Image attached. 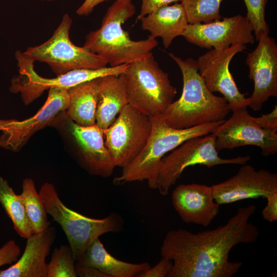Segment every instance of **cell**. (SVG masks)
<instances>
[{
  "instance_id": "obj_15",
  "label": "cell",
  "mask_w": 277,
  "mask_h": 277,
  "mask_svg": "<svg viewBox=\"0 0 277 277\" xmlns=\"http://www.w3.org/2000/svg\"><path fill=\"white\" fill-rule=\"evenodd\" d=\"M255 49L246 59L249 77L254 83L253 91L248 97V107L259 111L270 97L277 96V45L275 39L263 34Z\"/></svg>"
},
{
  "instance_id": "obj_35",
  "label": "cell",
  "mask_w": 277,
  "mask_h": 277,
  "mask_svg": "<svg viewBox=\"0 0 277 277\" xmlns=\"http://www.w3.org/2000/svg\"><path fill=\"white\" fill-rule=\"evenodd\" d=\"M107 0H85L76 12L79 15H88L97 5Z\"/></svg>"
},
{
  "instance_id": "obj_25",
  "label": "cell",
  "mask_w": 277,
  "mask_h": 277,
  "mask_svg": "<svg viewBox=\"0 0 277 277\" xmlns=\"http://www.w3.org/2000/svg\"><path fill=\"white\" fill-rule=\"evenodd\" d=\"M34 233L44 232L50 225L44 202L37 192L33 180L27 178L22 183L20 194Z\"/></svg>"
},
{
  "instance_id": "obj_7",
  "label": "cell",
  "mask_w": 277,
  "mask_h": 277,
  "mask_svg": "<svg viewBox=\"0 0 277 277\" xmlns=\"http://www.w3.org/2000/svg\"><path fill=\"white\" fill-rule=\"evenodd\" d=\"M215 135L213 133L195 136L187 140L162 159L157 180V189L163 195L168 194L170 188L181 177L188 167L196 165L208 168L225 164L244 165L250 160L249 156H239L232 159L219 156L215 148Z\"/></svg>"
},
{
  "instance_id": "obj_6",
  "label": "cell",
  "mask_w": 277,
  "mask_h": 277,
  "mask_svg": "<svg viewBox=\"0 0 277 277\" xmlns=\"http://www.w3.org/2000/svg\"><path fill=\"white\" fill-rule=\"evenodd\" d=\"M38 193L47 213L65 232L76 262L81 259L95 240L105 233L117 232L122 228V219L116 213L97 219L86 216L69 208L61 201L52 184L45 183Z\"/></svg>"
},
{
  "instance_id": "obj_21",
  "label": "cell",
  "mask_w": 277,
  "mask_h": 277,
  "mask_svg": "<svg viewBox=\"0 0 277 277\" xmlns=\"http://www.w3.org/2000/svg\"><path fill=\"white\" fill-rule=\"evenodd\" d=\"M128 104L123 73L100 77L95 112L97 127L106 129Z\"/></svg>"
},
{
  "instance_id": "obj_31",
  "label": "cell",
  "mask_w": 277,
  "mask_h": 277,
  "mask_svg": "<svg viewBox=\"0 0 277 277\" xmlns=\"http://www.w3.org/2000/svg\"><path fill=\"white\" fill-rule=\"evenodd\" d=\"M255 123L261 128L276 133L277 132V105H275L272 111L261 116L253 117Z\"/></svg>"
},
{
  "instance_id": "obj_11",
  "label": "cell",
  "mask_w": 277,
  "mask_h": 277,
  "mask_svg": "<svg viewBox=\"0 0 277 277\" xmlns=\"http://www.w3.org/2000/svg\"><path fill=\"white\" fill-rule=\"evenodd\" d=\"M246 49L242 44H232L224 49H212L196 60L199 72L209 90L222 94L232 111L247 108L249 103L245 96L247 94L239 91L229 68L233 56Z\"/></svg>"
},
{
  "instance_id": "obj_24",
  "label": "cell",
  "mask_w": 277,
  "mask_h": 277,
  "mask_svg": "<svg viewBox=\"0 0 277 277\" xmlns=\"http://www.w3.org/2000/svg\"><path fill=\"white\" fill-rule=\"evenodd\" d=\"M0 203L19 236L27 239L34 233L21 195L16 194L7 181L2 176H0Z\"/></svg>"
},
{
  "instance_id": "obj_13",
  "label": "cell",
  "mask_w": 277,
  "mask_h": 277,
  "mask_svg": "<svg viewBox=\"0 0 277 277\" xmlns=\"http://www.w3.org/2000/svg\"><path fill=\"white\" fill-rule=\"evenodd\" d=\"M253 32L247 17L239 14L208 23L188 24L182 36L201 48L224 49L232 44H253Z\"/></svg>"
},
{
  "instance_id": "obj_2",
  "label": "cell",
  "mask_w": 277,
  "mask_h": 277,
  "mask_svg": "<svg viewBox=\"0 0 277 277\" xmlns=\"http://www.w3.org/2000/svg\"><path fill=\"white\" fill-rule=\"evenodd\" d=\"M179 66L183 76L181 96L161 115L170 127L183 129L225 120L230 111L224 97L210 92L200 74L196 60H183L169 53Z\"/></svg>"
},
{
  "instance_id": "obj_16",
  "label": "cell",
  "mask_w": 277,
  "mask_h": 277,
  "mask_svg": "<svg viewBox=\"0 0 277 277\" xmlns=\"http://www.w3.org/2000/svg\"><path fill=\"white\" fill-rule=\"evenodd\" d=\"M213 197L219 205L262 197L277 192V174L244 164L233 176L211 186Z\"/></svg>"
},
{
  "instance_id": "obj_27",
  "label": "cell",
  "mask_w": 277,
  "mask_h": 277,
  "mask_svg": "<svg viewBox=\"0 0 277 277\" xmlns=\"http://www.w3.org/2000/svg\"><path fill=\"white\" fill-rule=\"evenodd\" d=\"M75 262L69 246L61 245L55 248L47 263V277H76Z\"/></svg>"
},
{
  "instance_id": "obj_14",
  "label": "cell",
  "mask_w": 277,
  "mask_h": 277,
  "mask_svg": "<svg viewBox=\"0 0 277 277\" xmlns=\"http://www.w3.org/2000/svg\"><path fill=\"white\" fill-rule=\"evenodd\" d=\"M70 102L68 90L61 87L49 89L44 105L33 116L23 121L1 120L0 146L12 150L22 147L36 131L54 121L66 111Z\"/></svg>"
},
{
  "instance_id": "obj_1",
  "label": "cell",
  "mask_w": 277,
  "mask_h": 277,
  "mask_svg": "<svg viewBox=\"0 0 277 277\" xmlns=\"http://www.w3.org/2000/svg\"><path fill=\"white\" fill-rule=\"evenodd\" d=\"M256 205L240 207L227 223L197 233L184 229L171 230L161 248V256L170 260L168 277H231L242 266L229 261L231 249L241 243L254 242L259 230L249 222Z\"/></svg>"
},
{
  "instance_id": "obj_19",
  "label": "cell",
  "mask_w": 277,
  "mask_h": 277,
  "mask_svg": "<svg viewBox=\"0 0 277 277\" xmlns=\"http://www.w3.org/2000/svg\"><path fill=\"white\" fill-rule=\"evenodd\" d=\"M70 130L91 172L103 177L110 176L115 166L105 146L104 131L95 124L83 127L73 121Z\"/></svg>"
},
{
  "instance_id": "obj_5",
  "label": "cell",
  "mask_w": 277,
  "mask_h": 277,
  "mask_svg": "<svg viewBox=\"0 0 277 277\" xmlns=\"http://www.w3.org/2000/svg\"><path fill=\"white\" fill-rule=\"evenodd\" d=\"M123 75L129 104L149 118L162 115L177 93L152 54L129 64Z\"/></svg>"
},
{
  "instance_id": "obj_17",
  "label": "cell",
  "mask_w": 277,
  "mask_h": 277,
  "mask_svg": "<svg viewBox=\"0 0 277 277\" xmlns=\"http://www.w3.org/2000/svg\"><path fill=\"white\" fill-rule=\"evenodd\" d=\"M173 206L184 222L208 227L217 215L220 206L214 200L211 186L181 184L171 195Z\"/></svg>"
},
{
  "instance_id": "obj_18",
  "label": "cell",
  "mask_w": 277,
  "mask_h": 277,
  "mask_svg": "<svg viewBox=\"0 0 277 277\" xmlns=\"http://www.w3.org/2000/svg\"><path fill=\"white\" fill-rule=\"evenodd\" d=\"M56 239V229L49 226L45 231L27 238L21 257L10 267L0 270V277H47L46 258Z\"/></svg>"
},
{
  "instance_id": "obj_3",
  "label": "cell",
  "mask_w": 277,
  "mask_h": 277,
  "mask_svg": "<svg viewBox=\"0 0 277 277\" xmlns=\"http://www.w3.org/2000/svg\"><path fill=\"white\" fill-rule=\"evenodd\" d=\"M135 13L131 0H116L107 9L101 27L90 32L84 47L105 60L110 66L130 64L152 55L158 45L148 37L134 41L122 27Z\"/></svg>"
},
{
  "instance_id": "obj_8",
  "label": "cell",
  "mask_w": 277,
  "mask_h": 277,
  "mask_svg": "<svg viewBox=\"0 0 277 277\" xmlns=\"http://www.w3.org/2000/svg\"><path fill=\"white\" fill-rule=\"evenodd\" d=\"M72 23L69 15L65 14L48 40L39 45L27 48L23 54L33 62L47 63L56 76L74 69L106 67L108 63L103 58L71 41L69 32Z\"/></svg>"
},
{
  "instance_id": "obj_9",
  "label": "cell",
  "mask_w": 277,
  "mask_h": 277,
  "mask_svg": "<svg viewBox=\"0 0 277 277\" xmlns=\"http://www.w3.org/2000/svg\"><path fill=\"white\" fill-rule=\"evenodd\" d=\"M150 118L129 104L104 131V141L115 167L130 164L142 151L151 134Z\"/></svg>"
},
{
  "instance_id": "obj_23",
  "label": "cell",
  "mask_w": 277,
  "mask_h": 277,
  "mask_svg": "<svg viewBox=\"0 0 277 277\" xmlns=\"http://www.w3.org/2000/svg\"><path fill=\"white\" fill-rule=\"evenodd\" d=\"M99 78L91 80L68 89L70 102L66 110L69 117L83 127L95 124V112Z\"/></svg>"
},
{
  "instance_id": "obj_26",
  "label": "cell",
  "mask_w": 277,
  "mask_h": 277,
  "mask_svg": "<svg viewBox=\"0 0 277 277\" xmlns=\"http://www.w3.org/2000/svg\"><path fill=\"white\" fill-rule=\"evenodd\" d=\"M223 0H182L189 24L208 23L219 20Z\"/></svg>"
},
{
  "instance_id": "obj_12",
  "label": "cell",
  "mask_w": 277,
  "mask_h": 277,
  "mask_svg": "<svg viewBox=\"0 0 277 277\" xmlns=\"http://www.w3.org/2000/svg\"><path fill=\"white\" fill-rule=\"evenodd\" d=\"M230 118L219 126L212 132L215 135L217 151L247 145L261 148L267 156L277 152V133L260 127L249 115L247 108L232 111Z\"/></svg>"
},
{
  "instance_id": "obj_34",
  "label": "cell",
  "mask_w": 277,
  "mask_h": 277,
  "mask_svg": "<svg viewBox=\"0 0 277 277\" xmlns=\"http://www.w3.org/2000/svg\"><path fill=\"white\" fill-rule=\"evenodd\" d=\"M75 269L77 276L108 277L106 274L91 267L81 266L75 263Z\"/></svg>"
},
{
  "instance_id": "obj_10",
  "label": "cell",
  "mask_w": 277,
  "mask_h": 277,
  "mask_svg": "<svg viewBox=\"0 0 277 277\" xmlns=\"http://www.w3.org/2000/svg\"><path fill=\"white\" fill-rule=\"evenodd\" d=\"M19 75L14 78L11 87L12 92H20L24 103L28 105L43 92L52 87L69 89L82 83L109 75L123 73L129 64L97 69H78L69 71L53 78H46L38 75L33 69V61L23 53L17 51Z\"/></svg>"
},
{
  "instance_id": "obj_28",
  "label": "cell",
  "mask_w": 277,
  "mask_h": 277,
  "mask_svg": "<svg viewBox=\"0 0 277 277\" xmlns=\"http://www.w3.org/2000/svg\"><path fill=\"white\" fill-rule=\"evenodd\" d=\"M246 9V17L252 25L255 39L268 34L269 28L265 20V9L268 0H243Z\"/></svg>"
},
{
  "instance_id": "obj_32",
  "label": "cell",
  "mask_w": 277,
  "mask_h": 277,
  "mask_svg": "<svg viewBox=\"0 0 277 277\" xmlns=\"http://www.w3.org/2000/svg\"><path fill=\"white\" fill-rule=\"evenodd\" d=\"M182 0H141V11L137 17V21L164 6L172 3L182 2Z\"/></svg>"
},
{
  "instance_id": "obj_29",
  "label": "cell",
  "mask_w": 277,
  "mask_h": 277,
  "mask_svg": "<svg viewBox=\"0 0 277 277\" xmlns=\"http://www.w3.org/2000/svg\"><path fill=\"white\" fill-rule=\"evenodd\" d=\"M21 249L15 241L11 240L0 248V267L11 264L18 259Z\"/></svg>"
},
{
  "instance_id": "obj_20",
  "label": "cell",
  "mask_w": 277,
  "mask_h": 277,
  "mask_svg": "<svg viewBox=\"0 0 277 277\" xmlns=\"http://www.w3.org/2000/svg\"><path fill=\"white\" fill-rule=\"evenodd\" d=\"M140 21L142 29L150 33L148 37L155 39L161 37L166 48L170 46L175 37L182 35L189 24L181 3L161 7Z\"/></svg>"
},
{
  "instance_id": "obj_33",
  "label": "cell",
  "mask_w": 277,
  "mask_h": 277,
  "mask_svg": "<svg viewBox=\"0 0 277 277\" xmlns=\"http://www.w3.org/2000/svg\"><path fill=\"white\" fill-rule=\"evenodd\" d=\"M267 204L262 211L264 219L269 222L277 221V192L266 198Z\"/></svg>"
},
{
  "instance_id": "obj_22",
  "label": "cell",
  "mask_w": 277,
  "mask_h": 277,
  "mask_svg": "<svg viewBox=\"0 0 277 277\" xmlns=\"http://www.w3.org/2000/svg\"><path fill=\"white\" fill-rule=\"evenodd\" d=\"M77 264L91 267L108 277H133L150 267L147 262L133 264L119 260L108 252L99 238L87 248Z\"/></svg>"
},
{
  "instance_id": "obj_36",
  "label": "cell",
  "mask_w": 277,
  "mask_h": 277,
  "mask_svg": "<svg viewBox=\"0 0 277 277\" xmlns=\"http://www.w3.org/2000/svg\"><path fill=\"white\" fill-rule=\"evenodd\" d=\"M43 1V0H42ZM46 1H53V0H46Z\"/></svg>"
},
{
  "instance_id": "obj_4",
  "label": "cell",
  "mask_w": 277,
  "mask_h": 277,
  "mask_svg": "<svg viewBox=\"0 0 277 277\" xmlns=\"http://www.w3.org/2000/svg\"><path fill=\"white\" fill-rule=\"evenodd\" d=\"M152 130L141 153L123 168L116 181L119 183L147 181L150 188L157 189L158 174L163 157L190 138L208 134L225 120L206 123L190 128L177 129L168 126L161 115L150 118Z\"/></svg>"
},
{
  "instance_id": "obj_30",
  "label": "cell",
  "mask_w": 277,
  "mask_h": 277,
  "mask_svg": "<svg viewBox=\"0 0 277 277\" xmlns=\"http://www.w3.org/2000/svg\"><path fill=\"white\" fill-rule=\"evenodd\" d=\"M172 262L162 257L161 260L153 267L140 273L137 277H168L172 267Z\"/></svg>"
}]
</instances>
